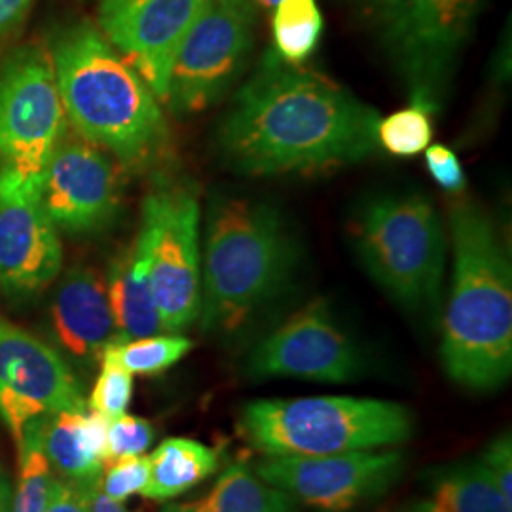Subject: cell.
<instances>
[{
	"mask_svg": "<svg viewBox=\"0 0 512 512\" xmlns=\"http://www.w3.org/2000/svg\"><path fill=\"white\" fill-rule=\"evenodd\" d=\"M143 219L152 234L150 287L162 332L181 334L202 308V209L188 186L148 194Z\"/></svg>",
	"mask_w": 512,
	"mask_h": 512,
	"instance_id": "9c48e42d",
	"label": "cell"
},
{
	"mask_svg": "<svg viewBox=\"0 0 512 512\" xmlns=\"http://www.w3.org/2000/svg\"><path fill=\"white\" fill-rule=\"evenodd\" d=\"M325 31L317 0H279L272 16L275 54L291 65H302L315 54Z\"/></svg>",
	"mask_w": 512,
	"mask_h": 512,
	"instance_id": "603a6c76",
	"label": "cell"
},
{
	"mask_svg": "<svg viewBox=\"0 0 512 512\" xmlns=\"http://www.w3.org/2000/svg\"><path fill=\"white\" fill-rule=\"evenodd\" d=\"M35 0H0V37L14 31L29 14Z\"/></svg>",
	"mask_w": 512,
	"mask_h": 512,
	"instance_id": "d6a6232c",
	"label": "cell"
},
{
	"mask_svg": "<svg viewBox=\"0 0 512 512\" xmlns=\"http://www.w3.org/2000/svg\"><path fill=\"white\" fill-rule=\"evenodd\" d=\"M300 262V241L274 203L213 194L203 232L200 329H243L293 285Z\"/></svg>",
	"mask_w": 512,
	"mask_h": 512,
	"instance_id": "277c9868",
	"label": "cell"
},
{
	"mask_svg": "<svg viewBox=\"0 0 512 512\" xmlns=\"http://www.w3.org/2000/svg\"><path fill=\"white\" fill-rule=\"evenodd\" d=\"M156 439V431L150 421L139 416L124 414L109 421L107 435V463L112 459L145 456Z\"/></svg>",
	"mask_w": 512,
	"mask_h": 512,
	"instance_id": "f1b7e54d",
	"label": "cell"
},
{
	"mask_svg": "<svg viewBox=\"0 0 512 512\" xmlns=\"http://www.w3.org/2000/svg\"><path fill=\"white\" fill-rule=\"evenodd\" d=\"M256 475L315 512H351L387 494L406 471L401 450H361L313 458H266Z\"/></svg>",
	"mask_w": 512,
	"mask_h": 512,
	"instance_id": "8fae6325",
	"label": "cell"
},
{
	"mask_svg": "<svg viewBox=\"0 0 512 512\" xmlns=\"http://www.w3.org/2000/svg\"><path fill=\"white\" fill-rule=\"evenodd\" d=\"M69 122L52 55L37 44L0 63V160L21 175H40Z\"/></svg>",
	"mask_w": 512,
	"mask_h": 512,
	"instance_id": "30bf717a",
	"label": "cell"
},
{
	"mask_svg": "<svg viewBox=\"0 0 512 512\" xmlns=\"http://www.w3.org/2000/svg\"><path fill=\"white\" fill-rule=\"evenodd\" d=\"M448 222L454 262L440 361L459 387L494 393L512 374L511 256L478 203H454Z\"/></svg>",
	"mask_w": 512,
	"mask_h": 512,
	"instance_id": "7a4b0ae2",
	"label": "cell"
},
{
	"mask_svg": "<svg viewBox=\"0 0 512 512\" xmlns=\"http://www.w3.org/2000/svg\"><path fill=\"white\" fill-rule=\"evenodd\" d=\"M484 473L490 476L495 488L512 503V439L509 433L495 437L478 458Z\"/></svg>",
	"mask_w": 512,
	"mask_h": 512,
	"instance_id": "f546056e",
	"label": "cell"
},
{
	"mask_svg": "<svg viewBox=\"0 0 512 512\" xmlns=\"http://www.w3.org/2000/svg\"><path fill=\"white\" fill-rule=\"evenodd\" d=\"M63 266L57 228L40 196V175L0 169V287L12 298L42 293Z\"/></svg>",
	"mask_w": 512,
	"mask_h": 512,
	"instance_id": "5bb4252c",
	"label": "cell"
},
{
	"mask_svg": "<svg viewBox=\"0 0 512 512\" xmlns=\"http://www.w3.org/2000/svg\"><path fill=\"white\" fill-rule=\"evenodd\" d=\"M192 348L194 342L183 334H152L129 342H114L103 353L124 366L129 374L158 376L183 361Z\"/></svg>",
	"mask_w": 512,
	"mask_h": 512,
	"instance_id": "cb8c5ba5",
	"label": "cell"
},
{
	"mask_svg": "<svg viewBox=\"0 0 512 512\" xmlns=\"http://www.w3.org/2000/svg\"><path fill=\"white\" fill-rule=\"evenodd\" d=\"M378 145L399 158L418 156L431 145L433 124L431 112L410 103V107L397 110L378 124Z\"/></svg>",
	"mask_w": 512,
	"mask_h": 512,
	"instance_id": "484cf974",
	"label": "cell"
},
{
	"mask_svg": "<svg viewBox=\"0 0 512 512\" xmlns=\"http://www.w3.org/2000/svg\"><path fill=\"white\" fill-rule=\"evenodd\" d=\"M256 8L249 0H207L171 65L165 105L188 116L217 105L255 50Z\"/></svg>",
	"mask_w": 512,
	"mask_h": 512,
	"instance_id": "ba28073f",
	"label": "cell"
},
{
	"mask_svg": "<svg viewBox=\"0 0 512 512\" xmlns=\"http://www.w3.org/2000/svg\"><path fill=\"white\" fill-rule=\"evenodd\" d=\"M378 124V110L270 48L222 114L215 150L247 177L325 173L372 156Z\"/></svg>",
	"mask_w": 512,
	"mask_h": 512,
	"instance_id": "6da1fadb",
	"label": "cell"
},
{
	"mask_svg": "<svg viewBox=\"0 0 512 512\" xmlns=\"http://www.w3.org/2000/svg\"><path fill=\"white\" fill-rule=\"evenodd\" d=\"M365 2H370V4H372V6H374V4H378V2H380V0H365Z\"/></svg>",
	"mask_w": 512,
	"mask_h": 512,
	"instance_id": "8d00e7d4",
	"label": "cell"
},
{
	"mask_svg": "<svg viewBox=\"0 0 512 512\" xmlns=\"http://www.w3.org/2000/svg\"><path fill=\"white\" fill-rule=\"evenodd\" d=\"M365 370L363 351L323 300L304 306L264 336L245 368L253 380L293 378L317 384H351Z\"/></svg>",
	"mask_w": 512,
	"mask_h": 512,
	"instance_id": "7c38bea8",
	"label": "cell"
},
{
	"mask_svg": "<svg viewBox=\"0 0 512 512\" xmlns=\"http://www.w3.org/2000/svg\"><path fill=\"white\" fill-rule=\"evenodd\" d=\"M148 461L150 476L143 495L152 501H171L219 471V452L215 448L184 437L164 440Z\"/></svg>",
	"mask_w": 512,
	"mask_h": 512,
	"instance_id": "7402d4cb",
	"label": "cell"
},
{
	"mask_svg": "<svg viewBox=\"0 0 512 512\" xmlns=\"http://www.w3.org/2000/svg\"><path fill=\"white\" fill-rule=\"evenodd\" d=\"M482 0H380L376 27L414 105L435 114L458 73Z\"/></svg>",
	"mask_w": 512,
	"mask_h": 512,
	"instance_id": "52a82bcc",
	"label": "cell"
},
{
	"mask_svg": "<svg viewBox=\"0 0 512 512\" xmlns=\"http://www.w3.org/2000/svg\"><path fill=\"white\" fill-rule=\"evenodd\" d=\"M423 484L425 492L403 512H512L478 459L435 467Z\"/></svg>",
	"mask_w": 512,
	"mask_h": 512,
	"instance_id": "ffe728a7",
	"label": "cell"
},
{
	"mask_svg": "<svg viewBox=\"0 0 512 512\" xmlns=\"http://www.w3.org/2000/svg\"><path fill=\"white\" fill-rule=\"evenodd\" d=\"M239 435L266 458H313L399 446L414 437L408 406L384 399L323 395L245 404Z\"/></svg>",
	"mask_w": 512,
	"mask_h": 512,
	"instance_id": "5b68a950",
	"label": "cell"
},
{
	"mask_svg": "<svg viewBox=\"0 0 512 512\" xmlns=\"http://www.w3.org/2000/svg\"><path fill=\"white\" fill-rule=\"evenodd\" d=\"M99 363L101 372L93 385L88 406L107 420H116L128 414L129 403L133 397V378L124 366L118 365L105 353L101 355Z\"/></svg>",
	"mask_w": 512,
	"mask_h": 512,
	"instance_id": "4316f807",
	"label": "cell"
},
{
	"mask_svg": "<svg viewBox=\"0 0 512 512\" xmlns=\"http://www.w3.org/2000/svg\"><path fill=\"white\" fill-rule=\"evenodd\" d=\"M249 2L255 6L256 10H258V8H262V10H272L279 0H249Z\"/></svg>",
	"mask_w": 512,
	"mask_h": 512,
	"instance_id": "d590c367",
	"label": "cell"
},
{
	"mask_svg": "<svg viewBox=\"0 0 512 512\" xmlns=\"http://www.w3.org/2000/svg\"><path fill=\"white\" fill-rule=\"evenodd\" d=\"M150 476V461L147 456L112 459L99 478V490L103 494L124 503L131 495L145 492Z\"/></svg>",
	"mask_w": 512,
	"mask_h": 512,
	"instance_id": "83f0119b",
	"label": "cell"
},
{
	"mask_svg": "<svg viewBox=\"0 0 512 512\" xmlns=\"http://www.w3.org/2000/svg\"><path fill=\"white\" fill-rule=\"evenodd\" d=\"M46 512H90L84 486L65 478H54Z\"/></svg>",
	"mask_w": 512,
	"mask_h": 512,
	"instance_id": "1f68e13d",
	"label": "cell"
},
{
	"mask_svg": "<svg viewBox=\"0 0 512 512\" xmlns=\"http://www.w3.org/2000/svg\"><path fill=\"white\" fill-rule=\"evenodd\" d=\"M366 274L401 310L437 323L446 270V234L437 207L421 192L368 198L353 220Z\"/></svg>",
	"mask_w": 512,
	"mask_h": 512,
	"instance_id": "8992f818",
	"label": "cell"
},
{
	"mask_svg": "<svg viewBox=\"0 0 512 512\" xmlns=\"http://www.w3.org/2000/svg\"><path fill=\"white\" fill-rule=\"evenodd\" d=\"M150 255L152 234L147 220L143 219L133 245L110 262L105 279L116 342H129L162 332L150 287Z\"/></svg>",
	"mask_w": 512,
	"mask_h": 512,
	"instance_id": "d6986e66",
	"label": "cell"
},
{
	"mask_svg": "<svg viewBox=\"0 0 512 512\" xmlns=\"http://www.w3.org/2000/svg\"><path fill=\"white\" fill-rule=\"evenodd\" d=\"M69 126L126 169L158 164L169 148L160 101L97 25L76 21L50 38Z\"/></svg>",
	"mask_w": 512,
	"mask_h": 512,
	"instance_id": "3957f363",
	"label": "cell"
},
{
	"mask_svg": "<svg viewBox=\"0 0 512 512\" xmlns=\"http://www.w3.org/2000/svg\"><path fill=\"white\" fill-rule=\"evenodd\" d=\"M425 165L435 183L446 192L459 194L465 188V171L454 150L444 145H429L425 148Z\"/></svg>",
	"mask_w": 512,
	"mask_h": 512,
	"instance_id": "4dcf8cb0",
	"label": "cell"
},
{
	"mask_svg": "<svg viewBox=\"0 0 512 512\" xmlns=\"http://www.w3.org/2000/svg\"><path fill=\"white\" fill-rule=\"evenodd\" d=\"M207 0H99L97 27L165 101L171 65Z\"/></svg>",
	"mask_w": 512,
	"mask_h": 512,
	"instance_id": "2e32d148",
	"label": "cell"
},
{
	"mask_svg": "<svg viewBox=\"0 0 512 512\" xmlns=\"http://www.w3.org/2000/svg\"><path fill=\"white\" fill-rule=\"evenodd\" d=\"M50 467L74 484L99 482L107 465L109 420L97 412H57L37 418Z\"/></svg>",
	"mask_w": 512,
	"mask_h": 512,
	"instance_id": "ac0fdd59",
	"label": "cell"
},
{
	"mask_svg": "<svg viewBox=\"0 0 512 512\" xmlns=\"http://www.w3.org/2000/svg\"><path fill=\"white\" fill-rule=\"evenodd\" d=\"M82 391L52 346L0 319V416L18 444L27 423L42 414L84 412Z\"/></svg>",
	"mask_w": 512,
	"mask_h": 512,
	"instance_id": "9a60e30c",
	"label": "cell"
},
{
	"mask_svg": "<svg viewBox=\"0 0 512 512\" xmlns=\"http://www.w3.org/2000/svg\"><path fill=\"white\" fill-rule=\"evenodd\" d=\"M19 446L18 492L12 512H46L52 490V467L38 439L37 418L29 421Z\"/></svg>",
	"mask_w": 512,
	"mask_h": 512,
	"instance_id": "d4e9b609",
	"label": "cell"
},
{
	"mask_svg": "<svg viewBox=\"0 0 512 512\" xmlns=\"http://www.w3.org/2000/svg\"><path fill=\"white\" fill-rule=\"evenodd\" d=\"M0 512H12V492L6 478L0 476Z\"/></svg>",
	"mask_w": 512,
	"mask_h": 512,
	"instance_id": "e575fe53",
	"label": "cell"
},
{
	"mask_svg": "<svg viewBox=\"0 0 512 512\" xmlns=\"http://www.w3.org/2000/svg\"><path fill=\"white\" fill-rule=\"evenodd\" d=\"M55 340L84 365L101 361L103 351L116 342L105 277L90 266H73L63 275L52 302Z\"/></svg>",
	"mask_w": 512,
	"mask_h": 512,
	"instance_id": "e0dca14e",
	"label": "cell"
},
{
	"mask_svg": "<svg viewBox=\"0 0 512 512\" xmlns=\"http://www.w3.org/2000/svg\"><path fill=\"white\" fill-rule=\"evenodd\" d=\"M86 490V497H88V505H90V512H129L122 503L110 499L107 495L99 490V482L93 484H82Z\"/></svg>",
	"mask_w": 512,
	"mask_h": 512,
	"instance_id": "836d02e7",
	"label": "cell"
},
{
	"mask_svg": "<svg viewBox=\"0 0 512 512\" xmlns=\"http://www.w3.org/2000/svg\"><path fill=\"white\" fill-rule=\"evenodd\" d=\"M162 512H300L291 495L256 475L245 463L230 465L202 497L171 503Z\"/></svg>",
	"mask_w": 512,
	"mask_h": 512,
	"instance_id": "44dd1931",
	"label": "cell"
},
{
	"mask_svg": "<svg viewBox=\"0 0 512 512\" xmlns=\"http://www.w3.org/2000/svg\"><path fill=\"white\" fill-rule=\"evenodd\" d=\"M40 196L57 230L101 234L120 213L118 169L103 148L67 126L40 173Z\"/></svg>",
	"mask_w": 512,
	"mask_h": 512,
	"instance_id": "4fadbf2b",
	"label": "cell"
}]
</instances>
